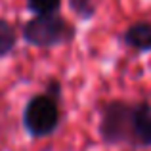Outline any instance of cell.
I'll return each instance as SVG.
<instances>
[{
    "mask_svg": "<svg viewBox=\"0 0 151 151\" xmlns=\"http://www.w3.org/2000/svg\"><path fill=\"white\" fill-rule=\"evenodd\" d=\"M98 136L105 145L132 149L151 147V103L147 100H115L98 107Z\"/></svg>",
    "mask_w": 151,
    "mask_h": 151,
    "instance_id": "obj_1",
    "label": "cell"
},
{
    "mask_svg": "<svg viewBox=\"0 0 151 151\" xmlns=\"http://www.w3.org/2000/svg\"><path fill=\"white\" fill-rule=\"evenodd\" d=\"M21 38L29 46L40 50L67 46L77 38V27L65 15L46 14V15H31L21 27Z\"/></svg>",
    "mask_w": 151,
    "mask_h": 151,
    "instance_id": "obj_2",
    "label": "cell"
},
{
    "mask_svg": "<svg viewBox=\"0 0 151 151\" xmlns=\"http://www.w3.org/2000/svg\"><path fill=\"white\" fill-rule=\"evenodd\" d=\"M21 122L25 132L33 140H44V138L54 136L61 126L59 100H55L48 92L33 94L23 107Z\"/></svg>",
    "mask_w": 151,
    "mask_h": 151,
    "instance_id": "obj_3",
    "label": "cell"
},
{
    "mask_svg": "<svg viewBox=\"0 0 151 151\" xmlns=\"http://www.w3.org/2000/svg\"><path fill=\"white\" fill-rule=\"evenodd\" d=\"M121 42L126 48L140 52V54H149L151 52V19H142L134 21L121 33Z\"/></svg>",
    "mask_w": 151,
    "mask_h": 151,
    "instance_id": "obj_4",
    "label": "cell"
},
{
    "mask_svg": "<svg viewBox=\"0 0 151 151\" xmlns=\"http://www.w3.org/2000/svg\"><path fill=\"white\" fill-rule=\"evenodd\" d=\"M17 48V29L12 21L0 17V59L8 58Z\"/></svg>",
    "mask_w": 151,
    "mask_h": 151,
    "instance_id": "obj_5",
    "label": "cell"
},
{
    "mask_svg": "<svg viewBox=\"0 0 151 151\" xmlns=\"http://www.w3.org/2000/svg\"><path fill=\"white\" fill-rule=\"evenodd\" d=\"M67 6L78 17V21H92L98 14L96 0H67Z\"/></svg>",
    "mask_w": 151,
    "mask_h": 151,
    "instance_id": "obj_6",
    "label": "cell"
},
{
    "mask_svg": "<svg viewBox=\"0 0 151 151\" xmlns=\"http://www.w3.org/2000/svg\"><path fill=\"white\" fill-rule=\"evenodd\" d=\"M27 10L33 15H46V14H58L63 0H25Z\"/></svg>",
    "mask_w": 151,
    "mask_h": 151,
    "instance_id": "obj_7",
    "label": "cell"
},
{
    "mask_svg": "<svg viewBox=\"0 0 151 151\" xmlns=\"http://www.w3.org/2000/svg\"><path fill=\"white\" fill-rule=\"evenodd\" d=\"M44 92H48L50 96H54L55 100L61 101V98H63V84H61V81H59L58 77H50L48 81H46V84H44Z\"/></svg>",
    "mask_w": 151,
    "mask_h": 151,
    "instance_id": "obj_8",
    "label": "cell"
}]
</instances>
